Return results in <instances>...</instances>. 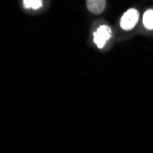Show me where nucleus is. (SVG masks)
<instances>
[{
    "label": "nucleus",
    "instance_id": "f257e3e1",
    "mask_svg": "<svg viewBox=\"0 0 153 153\" xmlns=\"http://www.w3.org/2000/svg\"><path fill=\"white\" fill-rule=\"evenodd\" d=\"M138 18H140V14L138 12L134 9H128L126 13L122 16L120 19V26L123 30H130L136 26V24L138 21Z\"/></svg>",
    "mask_w": 153,
    "mask_h": 153
},
{
    "label": "nucleus",
    "instance_id": "f03ea898",
    "mask_svg": "<svg viewBox=\"0 0 153 153\" xmlns=\"http://www.w3.org/2000/svg\"><path fill=\"white\" fill-rule=\"evenodd\" d=\"M111 35H112V31H111L110 27L106 25H102L100 26L97 30L94 33V41L96 44V46L102 49L105 43L110 39Z\"/></svg>",
    "mask_w": 153,
    "mask_h": 153
},
{
    "label": "nucleus",
    "instance_id": "7ed1b4c3",
    "mask_svg": "<svg viewBox=\"0 0 153 153\" xmlns=\"http://www.w3.org/2000/svg\"><path fill=\"white\" fill-rule=\"evenodd\" d=\"M105 0H88L86 2V6L90 12L94 14H100L104 11L105 7Z\"/></svg>",
    "mask_w": 153,
    "mask_h": 153
},
{
    "label": "nucleus",
    "instance_id": "20e7f679",
    "mask_svg": "<svg viewBox=\"0 0 153 153\" xmlns=\"http://www.w3.org/2000/svg\"><path fill=\"white\" fill-rule=\"evenodd\" d=\"M143 24L146 29L153 30V9H149L144 13Z\"/></svg>",
    "mask_w": 153,
    "mask_h": 153
},
{
    "label": "nucleus",
    "instance_id": "39448f33",
    "mask_svg": "<svg viewBox=\"0 0 153 153\" xmlns=\"http://www.w3.org/2000/svg\"><path fill=\"white\" fill-rule=\"evenodd\" d=\"M22 3L26 8L38 9L42 7V1H40V0H24Z\"/></svg>",
    "mask_w": 153,
    "mask_h": 153
}]
</instances>
